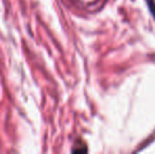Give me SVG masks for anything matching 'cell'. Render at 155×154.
<instances>
[{
	"mask_svg": "<svg viewBox=\"0 0 155 154\" xmlns=\"http://www.w3.org/2000/svg\"><path fill=\"white\" fill-rule=\"evenodd\" d=\"M148 5L150 6L152 14H153V15H154V17H155V4L153 3V1H152V0H148Z\"/></svg>",
	"mask_w": 155,
	"mask_h": 154,
	"instance_id": "6da1fadb",
	"label": "cell"
}]
</instances>
